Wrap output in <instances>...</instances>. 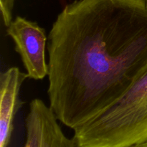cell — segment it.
Listing matches in <instances>:
<instances>
[{"label":"cell","mask_w":147,"mask_h":147,"mask_svg":"<svg viewBox=\"0 0 147 147\" xmlns=\"http://www.w3.org/2000/svg\"><path fill=\"white\" fill-rule=\"evenodd\" d=\"M47 36L49 106L74 130L147 71V0H76Z\"/></svg>","instance_id":"1"},{"label":"cell","mask_w":147,"mask_h":147,"mask_svg":"<svg viewBox=\"0 0 147 147\" xmlns=\"http://www.w3.org/2000/svg\"><path fill=\"white\" fill-rule=\"evenodd\" d=\"M77 147H135L147 140V71L103 111L73 130Z\"/></svg>","instance_id":"2"},{"label":"cell","mask_w":147,"mask_h":147,"mask_svg":"<svg viewBox=\"0 0 147 147\" xmlns=\"http://www.w3.org/2000/svg\"><path fill=\"white\" fill-rule=\"evenodd\" d=\"M7 34L14 41L28 78L38 80L47 76L45 51L48 36L45 29L35 22L17 16L7 27Z\"/></svg>","instance_id":"3"},{"label":"cell","mask_w":147,"mask_h":147,"mask_svg":"<svg viewBox=\"0 0 147 147\" xmlns=\"http://www.w3.org/2000/svg\"><path fill=\"white\" fill-rule=\"evenodd\" d=\"M50 106L35 98L30 103L25 119L26 138L24 147H77L58 123Z\"/></svg>","instance_id":"4"},{"label":"cell","mask_w":147,"mask_h":147,"mask_svg":"<svg viewBox=\"0 0 147 147\" xmlns=\"http://www.w3.org/2000/svg\"><path fill=\"white\" fill-rule=\"evenodd\" d=\"M27 77L17 67L0 75V147H8L14 129V116L20 107V92Z\"/></svg>","instance_id":"5"},{"label":"cell","mask_w":147,"mask_h":147,"mask_svg":"<svg viewBox=\"0 0 147 147\" xmlns=\"http://www.w3.org/2000/svg\"><path fill=\"white\" fill-rule=\"evenodd\" d=\"M135 147H147V140L146 141V142H144V143L138 145V146H136Z\"/></svg>","instance_id":"6"}]
</instances>
